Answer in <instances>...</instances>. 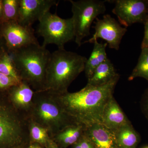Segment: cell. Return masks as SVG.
<instances>
[{"instance_id":"obj_28","label":"cell","mask_w":148,"mask_h":148,"mask_svg":"<svg viewBox=\"0 0 148 148\" xmlns=\"http://www.w3.org/2000/svg\"><path fill=\"white\" fill-rule=\"evenodd\" d=\"M27 148H45V147L37 143H30Z\"/></svg>"},{"instance_id":"obj_19","label":"cell","mask_w":148,"mask_h":148,"mask_svg":"<svg viewBox=\"0 0 148 148\" xmlns=\"http://www.w3.org/2000/svg\"><path fill=\"white\" fill-rule=\"evenodd\" d=\"M29 130L30 143H37L45 147L52 140L45 128L30 119Z\"/></svg>"},{"instance_id":"obj_2","label":"cell","mask_w":148,"mask_h":148,"mask_svg":"<svg viewBox=\"0 0 148 148\" xmlns=\"http://www.w3.org/2000/svg\"><path fill=\"white\" fill-rule=\"evenodd\" d=\"M87 59L65 49L54 51L51 53L48 64L45 90L56 94L68 91L71 84L84 71Z\"/></svg>"},{"instance_id":"obj_16","label":"cell","mask_w":148,"mask_h":148,"mask_svg":"<svg viewBox=\"0 0 148 148\" xmlns=\"http://www.w3.org/2000/svg\"><path fill=\"white\" fill-rule=\"evenodd\" d=\"M117 148H136L140 141L139 133L131 123L113 131Z\"/></svg>"},{"instance_id":"obj_26","label":"cell","mask_w":148,"mask_h":148,"mask_svg":"<svg viewBox=\"0 0 148 148\" xmlns=\"http://www.w3.org/2000/svg\"><path fill=\"white\" fill-rule=\"evenodd\" d=\"M145 34L141 45L142 48L148 47V17L145 23Z\"/></svg>"},{"instance_id":"obj_27","label":"cell","mask_w":148,"mask_h":148,"mask_svg":"<svg viewBox=\"0 0 148 148\" xmlns=\"http://www.w3.org/2000/svg\"><path fill=\"white\" fill-rule=\"evenodd\" d=\"M8 51L5 41L0 33V57L6 51Z\"/></svg>"},{"instance_id":"obj_4","label":"cell","mask_w":148,"mask_h":148,"mask_svg":"<svg viewBox=\"0 0 148 148\" xmlns=\"http://www.w3.org/2000/svg\"><path fill=\"white\" fill-rule=\"evenodd\" d=\"M29 118L45 128L51 139L66 127L78 124L65 112L54 93L46 90L35 91Z\"/></svg>"},{"instance_id":"obj_22","label":"cell","mask_w":148,"mask_h":148,"mask_svg":"<svg viewBox=\"0 0 148 148\" xmlns=\"http://www.w3.org/2000/svg\"><path fill=\"white\" fill-rule=\"evenodd\" d=\"M0 73L21 82L13 60L8 51L0 57Z\"/></svg>"},{"instance_id":"obj_12","label":"cell","mask_w":148,"mask_h":148,"mask_svg":"<svg viewBox=\"0 0 148 148\" xmlns=\"http://www.w3.org/2000/svg\"><path fill=\"white\" fill-rule=\"evenodd\" d=\"M7 92L14 108L29 117L33 105L34 90L29 84L21 82L10 88Z\"/></svg>"},{"instance_id":"obj_5","label":"cell","mask_w":148,"mask_h":148,"mask_svg":"<svg viewBox=\"0 0 148 148\" xmlns=\"http://www.w3.org/2000/svg\"><path fill=\"white\" fill-rule=\"evenodd\" d=\"M29 123L10 102L7 90H0V148L29 145Z\"/></svg>"},{"instance_id":"obj_17","label":"cell","mask_w":148,"mask_h":148,"mask_svg":"<svg viewBox=\"0 0 148 148\" xmlns=\"http://www.w3.org/2000/svg\"><path fill=\"white\" fill-rule=\"evenodd\" d=\"M119 74L108 58L95 69L92 75L88 79L87 85L100 86L110 82Z\"/></svg>"},{"instance_id":"obj_20","label":"cell","mask_w":148,"mask_h":148,"mask_svg":"<svg viewBox=\"0 0 148 148\" xmlns=\"http://www.w3.org/2000/svg\"><path fill=\"white\" fill-rule=\"evenodd\" d=\"M137 77H142L148 82V47L142 48L138 63L128 77L129 81Z\"/></svg>"},{"instance_id":"obj_7","label":"cell","mask_w":148,"mask_h":148,"mask_svg":"<svg viewBox=\"0 0 148 148\" xmlns=\"http://www.w3.org/2000/svg\"><path fill=\"white\" fill-rule=\"evenodd\" d=\"M72 5L75 42L78 47L82 40L90 35V28L98 16L106 12V1L99 0H70Z\"/></svg>"},{"instance_id":"obj_29","label":"cell","mask_w":148,"mask_h":148,"mask_svg":"<svg viewBox=\"0 0 148 148\" xmlns=\"http://www.w3.org/2000/svg\"><path fill=\"white\" fill-rule=\"evenodd\" d=\"M45 148H61L59 147L54 142L53 140H51L50 143L45 147Z\"/></svg>"},{"instance_id":"obj_11","label":"cell","mask_w":148,"mask_h":148,"mask_svg":"<svg viewBox=\"0 0 148 148\" xmlns=\"http://www.w3.org/2000/svg\"><path fill=\"white\" fill-rule=\"evenodd\" d=\"M58 3L56 0H20L18 22L23 26H32Z\"/></svg>"},{"instance_id":"obj_33","label":"cell","mask_w":148,"mask_h":148,"mask_svg":"<svg viewBox=\"0 0 148 148\" xmlns=\"http://www.w3.org/2000/svg\"><path fill=\"white\" fill-rule=\"evenodd\" d=\"M147 3H148V1H147Z\"/></svg>"},{"instance_id":"obj_3","label":"cell","mask_w":148,"mask_h":148,"mask_svg":"<svg viewBox=\"0 0 148 148\" xmlns=\"http://www.w3.org/2000/svg\"><path fill=\"white\" fill-rule=\"evenodd\" d=\"M21 82L35 91L45 89L47 69L51 53L46 47L32 45L10 53Z\"/></svg>"},{"instance_id":"obj_30","label":"cell","mask_w":148,"mask_h":148,"mask_svg":"<svg viewBox=\"0 0 148 148\" xmlns=\"http://www.w3.org/2000/svg\"><path fill=\"white\" fill-rule=\"evenodd\" d=\"M3 17V0H0V24L2 22Z\"/></svg>"},{"instance_id":"obj_18","label":"cell","mask_w":148,"mask_h":148,"mask_svg":"<svg viewBox=\"0 0 148 148\" xmlns=\"http://www.w3.org/2000/svg\"><path fill=\"white\" fill-rule=\"evenodd\" d=\"M93 43V49L85 65L84 71L88 79L92 75L95 69L108 58L106 51L107 43H99L95 40Z\"/></svg>"},{"instance_id":"obj_15","label":"cell","mask_w":148,"mask_h":148,"mask_svg":"<svg viewBox=\"0 0 148 148\" xmlns=\"http://www.w3.org/2000/svg\"><path fill=\"white\" fill-rule=\"evenodd\" d=\"M86 127L81 124L70 125L58 132L52 140L59 147L67 148L73 146L83 136Z\"/></svg>"},{"instance_id":"obj_8","label":"cell","mask_w":148,"mask_h":148,"mask_svg":"<svg viewBox=\"0 0 148 148\" xmlns=\"http://www.w3.org/2000/svg\"><path fill=\"white\" fill-rule=\"evenodd\" d=\"M0 33L10 53L32 45L39 44L32 26H25L18 21L4 22L0 24Z\"/></svg>"},{"instance_id":"obj_21","label":"cell","mask_w":148,"mask_h":148,"mask_svg":"<svg viewBox=\"0 0 148 148\" xmlns=\"http://www.w3.org/2000/svg\"><path fill=\"white\" fill-rule=\"evenodd\" d=\"M2 22L18 21L20 0H3Z\"/></svg>"},{"instance_id":"obj_23","label":"cell","mask_w":148,"mask_h":148,"mask_svg":"<svg viewBox=\"0 0 148 148\" xmlns=\"http://www.w3.org/2000/svg\"><path fill=\"white\" fill-rule=\"evenodd\" d=\"M20 83L16 79L0 73V90H8L10 88Z\"/></svg>"},{"instance_id":"obj_9","label":"cell","mask_w":148,"mask_h":148,"mask_svg":"<svg viewBox=\"0 0 148 148\" xmlns=\"http://www.w3.org/2000/svg\"><path fill=\"white\" fill-rule=\"evenodd\" d=\"M115 4L112 11L121 24L127 27L136 23H145L148 17V3L143 0L111 1Z\"/></svg>"},{"instance_id":"obj_24","label":"cell","mask_w":148,"mask_h":148,"mask_svg":"<svg viewBox=\"0 0 148 148\" xmlns=\"http://www.w3.org/2000/svg\"><path fill=\"white\" fill-rule=\"evenodd\" d=\"M140 105L142 112L148 121V88L143 94Z\"/></svg>"},{"instance_id":"obj_13","label":"cell","mask_w":148,"mask_h":148,"mask_svg":"<svg viewBox=\"0 0 148 148\" xmlns=\"http://www.w3.org/2000/svg\"><path fill=\"white\" fill-rule=\"evenodd\" d=\"M84 135L95 148H117L113 132L101 123L86 127Z\"/></svg>"},{"instance_id":"obj_31","label":"cell","mask_w":148,"mask_h":148,"mask_svg":"<svg viewBox=\"0 0 148 148\" xmlns=\"http://www.w3.org/2000/svg\"><path fill=\"white\" fill-rule=\"evenodd\" d=\"M29 145H23L19 146V147H15L11 148H27V147H28Z\"/></svg>"},{"instance_id":"obj_14","label":"cell","mask_w":148,"mask_h":148,"mask_svg":"<svg viewBox=\"0 0 148 148\" xmlns=\"http://www.w3.org/2000/svg\"><path fill=\"white\" fill-rule=\"evenodd\" d=\"M129 123L130 121L113 96L103 110L102 124L114 131Z\"/></svg>"},{"instance_id":"obj_25","label":"cell","mask_w":148,"mask_h":148,"mask_svg":"<svg viewBox=\"0 0 148 148\" xmlns=\"http://www.w3.org/2000/svg\"><path fill=\"white\" fill-rule=\"evenodd\" d=\"M72 147V148H95L84 135Z\"/></svg>"},{"instance_id":"obj_32","label":"cell","mask_w":148,"mask_h":148,"mask_svg":"<svg viewBox=\"0 0 148 148\" xmlns=\"http://www.w3.org/2000/svg\"><path fill=\"white\" fill-rule=\"evenodd\" d=\"M143 148H148V146H147V147H144Z\"/></svg>"},{"instance_id":"obj_1","label":"cell","mask_w":148,"mask_h":148,"mask_svg":"<svg viewBox=\"0 0 148 148\" xmlns=\"http://www.w3.org/2000/svg\"><path fill=\"white\" fill-rule=\"evenodd\" d=\"M119 77L118 74L110 82L100 86L86 84L77 92L53 93L65 112L77 123L86 127L95 123L102 124L103 110L113 96Z\"/></svg>"},{"instance_id":"obj_10","label":"cell","mask_w":148,"mask_h":148,"mask_svg":"<svg viewBox=\"0 0 148 148\" xmlns=\"http://www.w3.org/2000/svg\"><path fill=\"white\" fill-rule=\"evenodd\" d=\"M95 19L93 27L95 33L91 38L83 43H92L95 40L101 38L106 41L110 48L118 50L123 37L127 32L126 28L122 27L110 14H105L102 19L97 17Z\"/></svg>"},{"instance_id":"obj_6","label":"cell","mask_w":148,"mask_h":148,"mask_svg":"<svg viewBox=\"0 0 148 148\" xmlns=\"http://www.w3.org/2000/svg\"><path fill=\"white\" fill-rule=\"evenodd\" d=\"M37 33L43 38L42 45L54 44L58 49H64L66 43L75 39L72 18H63L50 11L40 19Z\"/></svg>"}]
</instances>
